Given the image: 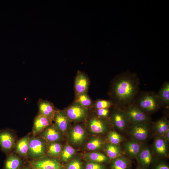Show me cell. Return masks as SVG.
Wrapping results in <instances>:
<instances>
[{
  "label": "cell",
  "instance_id": "cell-25",
  "mask_svg": "<svg viewBox=\"0 0 169 169\" xmlns=\"http://www.w3.org/2000/svg\"><path fill=\"white\" fill-rule=\"evenodd\" d=\"M87 109L93 105V103L87 93L76 95L75 101Z\"/></svg>",
  "mask_w": 169,
  "mask_h": 169
},
{
  "label": "cell",
  "instance_id": "cell-30",
  "mask_svg": "<svg viewBox=\"0 0 169 169\" xmlns=\"http://www.w3.org/2000/svg\"><path fill=\"white\" fill-rule=\"evenodd\" d=\"M104 142L100 138H96L91 140L87 143L86 147L90 151L96 150L100 149L103 144Z\"/></svg>",
  "mask_w": 169,
  "mask_h": 169
},
{
  "label": "cell",
  "instance_id": "cell-38",
  "mask_svg": "<svg viewBox=\"0 0 169 169\" xmlns=\"http://www.w3.org/2000/svg\"><path fill=\"white\" fill-rule=\"evenodd\" d=\"M22 169H30L28 167H24Z\"/></svg>",
  "mask_w": 169,
  "mask_h": 169
},
{
  "label": "cell",
  "instance_id": "cell-37",
  "mask_svg": "<svg viewBox=\"0 0 169 169\" xmlns=\"http://www.w3.org/2000/svg\"><path fill=\"white\" fill-rule=\"evenodd\" d=\"M163 135V138L166 142L168 141H169V130H168Z\"/></svg>",
  "mask_w": 169,
  "mask_h": 169
},
{
  "label": "cell",
  "instance_id": "cell-6",
  "mask_svg": "<svg viewBox=\"0 0 169 169\" xmlns=\"http://www.w3.org/2000/svg\"><path fill=\"white\" fill-rule=\"evenodd\" d=\"M15 144V137L9 130H0V146L2 150L6 153L12 151Z\"/></svg>",
  "mask_w": 169,
  "mask_h": 169
},
{
  "label": "cell",
  "instance_id": "cell-24",
  "mask_svg": "<svg viewBox=\"0 0 169 169\" xmlns=\"http://www.w3.org/2000/svg\"><path fill=\"white\" fill-rule=\"evenodd\" d=\"M106 151L108 157L115 159L120 156L122 153L121 149L117 145L109 143L107 145Z\"/></svg>",
  "mask_w": 169,
  "mask_h": 169
},
{
  "label": "cell",
  "instance_id": "cell-33",
  "mask_svg": "<svg viewBox=\"0 0 169 169\" xmlns=\"http://www.w3.org/2000/svg\"><path fill=\"white\" fill-rule=\"evenodd\" d=\"M67 169H82L81 162L78 160H74L70 162L68 165Z\"/></svg>",
  "mask_w": 169,
  "mask_h": 169
},
{
  "label": "cell",
  "instance_id": "cell-12",
  "mask_svg": "<svg viewBox=\"0 0 169 169\" xmlns=\"http://www.w3.org/2000/svg\"><path fill=\"white\" fill-rule=\"evenodd\" d=\"M89 82L88 79L84 74L80 71L78 72L74 82L76 95L87 93Z\"/></svg>",
  "mask_w": 169,
  "mask_h": 169
},
{
  "label": "cell",
  "instance_id": "cell-27",
  "mask_svg": "<svg viewBox=\"0 0 169 169\" xmlns=\"http://www.w3.org/2000/svg\"><path fill=\"white\" fill-rule=\"evenodd\" d=\"M47 154L53 157L59 156L62 151V145L57 142H51L49 145L47 150Z\"/></svg>",
  "mask_w": 169,
  "mask_h": 169
},
{
  "label": "cell",
  "instance_id": "cell-14",
  "mask_svg": "<svg viewBox=\"0 0 169 169\" xmlns=\"http://www.w3.org/2000/svg\"><path fill=\"white\" fill-rule=\"evenodd\" d=\"M53 120L54 126L61 132H64L66 131L69 125V119L65 112L63 111L56 110Z\"/></svg>",
  "mask_w": 169,
  "mask_h": 169
},
{
  "label": "cell",
  "instance_id": "cell-20",
  "mask_svg": "<svg viewBox=\"0 0 169 169\" xmlns=\"http://www.w3.org/2000/svg\"><path fill=\"white\" fill-rule=\"evenodd\" d=\"M159 107H168L169 105V83L165 82L157 94Z\"/></svg>",
  "mask_w": 169,
  "mask_h": 169
},
{
  "label": "cell",
  "instance_id": "cell-29",
  "mask_svg": "<svg viewBox=\"0 0 169 169\" xmlns=\"http://www.w3.org/2000/svg\"><path fill=\"white\" fill-rule=\"evenodd\" d=\"M75 153V150L71 146L66 145L64 147L61 153L62 160L66 161L71 159Z\"/></svg>",
  "mask_w": 169,
  "mask_h": 169
},
{
  "label": "cell",
  "instance_id": "cell-3",
  "mask_svg": "<svg viewBox=\"0 0 169 169\" xmlns=\"http://www.w3.org/2000/svg\"><path fill=\"white\" fill-rule=\"evenodd\" d=\"M137 102L136 105L144 112H154L159 107L157 94L153 92L142 94Z\"/></svg>",
  "mask_w": 169,
  "mask_h": 169
},
{
  "label": "cell",
  "instance_id": "cell-1",
  "mask_svg": "<svg viewBox=\"0 0 169 169\" xmlns=\"http://www.w3.org/2000/svg\"><path fill=\"white\" fill-rule=\"evenodd\" d=\"M139 81L135 74H120L113 80L110 94L114 102L120 106L127 105L132 101L138 90Z\"/></svg>",
  "mask_w": 169,
  "mask_h": 169
},
{
  "label": "cell",
  "instance_id": "cell-28",
  "mask_svg": "<svg viewBox=\"0 0 169 169\" xmlns=\"http://www.w3.org/2000/svg\"><path fill=\"white\" fill-rule=\"evenodd\" d=\"M155 128L158 133L163 135L169 130L168 122L165 119H160L155 123Z\"/></svg>",
  "mask_w": 169,
  "mask_h": 169
},
{
  "label": "cell",
  "instance_id": "cell-34",
  "mask_svg": "<svg viewBox=\"0 0 169 169\" xmlns=\"http://www.w3.org/2000/svg\"><path fill=\"white\" fill-rule=\"evenodd\" d=\"M85 169H105L104 167L98 163L89 162L86 165Z\"/></svg>",
  "mask_w": 169,
  "mask_h": 169
},
{
  "label": "cell",
  "instance_id": "cell-35",
  "mask_svg": "<svg viewBox=\"0 0 169 169\" xmlns=\"http://www.w3.org/2000/svg\"><path fill=\"white\" fill-rule=\"evenodd\" d=\"M97 110V114L99 117L105 118L109 115V110L108 109H100Z\"/></svg>",
  "mask_w": 169,
  "mask_h": 169
},
{
  "label": "cell",
  "instance_id": "cell-8",
  "mask_svg": "<svg viewBox=\"0 0 169 169\" xmlns=\"http://www.w3.org/2000/svg\"><path fill=\"white\" fill-rule=\"evenodd\" d=\"M111 120L115 127L122 131L126 128L129 122L125 112L119 109L114 111L111 116Z\"/></svg>",
  "mask_w": 169,
  "mask_h": 169
},
{
  "label": "cell",
  "instance_id": "cell-9",
  "mask_svg": "<svg viewBox=\"0 0 169 169\" xmlns=\"http://www.w3.org/2000/svg\"><path fill=\"white\" fill-rule=\"evenodd\" d=\"M33 166L40 169H60V165L56 159L42 157L33 161Z\"/></svg>",
  "mask_w": 169,
  "mask_h": 169
},
{
  "label": "cell",
  "instance_id": "cell-22",
  "mask_svg": "<svg viewBox=\"0 0 169 169\" xmlns=\"http://www.w3.org/2000/svg\"><path fill=\"white\" fill-rule=\"evenodd\" d=\"M130 163L128 159L120 156L114 159L111 168L112 169H129Z\"/></svg>",
  "mask_w": 169,
  "mask_h": 169
},
{
  "label": "cell",
  "instance_id": "cell-15",
  "mask_svg": "<svg viewBox=\"0 0 169 169\" xmlns=\"http://www.w3.org/2000/svg\"><path fill=\"white\" fill-rule=\"evenodd\" d=\"M136 157L144 168L148 167L152 161V155L150 150L147 146H142Z\"/></svg>",
  "mask_w": 169,
  "mask_h": 169
},
{
  "label": "cell",
  "instance_id": "cell-4",
  "mask_svg": "<svg viewBox=\"0 0 169 169\" xmlns=\"http://www.w3.org/2000/svg\"><path fill=\"white\" fill-rule=\"evenodd\" d=\"M66 114L71 121H78L84 119L87 113V109L74 102L66 110Z\"/></svg>",
  "mask_w": 169,
  "mask_h": 169
},
{
  "label": "cell",
  "instance_id": "cell-18",
  "mask_svg": "<svg viewBox=\"0 0 169 169\" xmlns=\"http://www.w3.org/2000/svg\"><path fill=\"white\" fill-rule=\"evenodd\" d=\"M29 139V135H27L20 139L15 143L14 147L15 151L20 156H27Z\"/></svg>",
  "mask_w": 169,
  "mask_h": 169
},
{
  "label": "cell",
  "instance_id": "cell-26",
  "mask_svg": "<svg viewBox=\"0 0 169 169\" xmlns=\"http://www.w3.org/2000/svg\"><path fill=\"white\" fill-rule=\"evenodd\" d=\"M86 157L93 162H105L108 161L109 158L104 154L98 152H93L85 154Z\"/></svg>",
  "mask_w": 169,
  "mask_h": 169
},
{
  "label": "cell",
  "instance_id": "cell-23",
  "mask_svg": "<svg viewBox=\"0 0 169 169\" xmlns=\"http://www.w3.org/2000/svg\"><path fill=\"white\" fill-rule=\"evenodd\" d=\"M166 141L163 138H156L154 142V147L156 153L160 156H165L167 152Z\"/></svg>",
  "mask_w": 169,
  "mask_h": 169
},
{
  "label": "cell",
  "instance_id": "cell-5",
  "mask_svg": "<svg viewBox=\"0 0 169 169\" xmlns=\"http://www.w3.org/2000/svg\"><path fill=\"white\" fill-rule=\"evenodd\" d=\"M125 112L129 122L132 124L146 123L149 120L147 115L136 105H131Z\"/></svg>",
  "mask_w": 169,
  "mask_h": 169
},
{
  "label": "cell",
  "instance_id": "cell-16",
  "mask_svg": "<svg viewBox=\"0 0 169 169\" xmlns=\"http://www.w3.org/2000/svg\"><path fill=\"white\" fill-rule=\"evenodd\" d=\"M85 136V133L83 127L80 125H76L72 129L69 139L73 144L79 145L84 141Z\"/></svg>",
  "mask_w": 169,
  "mask_h": 169
},
{
  "label": "cell",
  "instance_id": "cell-2",
  "mask_svg": "<svg viewBox=\"0 0 169 169\" xmlns=\"http://www.w3.org/2000/svg\"><path fill=\"white\" fill-rule=\"evenodd\" d=\"M45 141L41 137L33 135L30 137L27 156L38 159L44 157L47 150Z\"/></svg>",
  "mask_w": 169,
  "mask_h": 169
},
{
  "label": "cell",
  "instance_id": "cell-11",
  "mask_svg": "<svg viewBox=\"0 0 169 169\" xmlns=\"http://www.w3.org/2000/svg\"><path fill=\"white\" fill-rule=\"evenodd\" d=\"M38 105V114L42 115L52 120H53L56 110L53 104L47 100L40 99Z\"/></svg>",
  "mask_w": 169,
  "mask_h": 169
},
{
  "label": "cell",
  "instance_id": "cell-19",
  "mask_svg": "<svg viewBox=\"0 0 169 169\" xmlns=\"http://www.w3.org/2000/svg\"><path fill=\"white\" fill-rule=\"evenodd\" d=\"M89 124L91 131L94 133H103L107 128L105 122L97 117H93L90 119Z\"/></svg>",
  "mask_w": 169,
  "mask_h": 169
},
{
  "label": "cell",
  "instance_id": "cell-39",
  "mask_svg": "<svg viewBox=\"0 0 169 169\" xmlns=\"http://www.w3.org/2000/svg\"><path fill=\"white\" fill-rule=\"evenodd\" d=\"M137 169H145L141 168V167H138Z\"/></svg>",
  "mask_w": 169,
  "mask_h": 169
},
{
  "label": "cell",
  "instance_id": "cell-32",
  "mask_svg": "<svg viewBox=\"0 0 169 169\" xmlns=\"http://www.w3.org/2000/svg\"><path fill=\"white\" fill-rule=\"evenodd\" d=\"M113 105L110 101L104 100H98L95 104V107L97 109H108Z\"/></svg>",
  "mask_w": 169,
  "mask_h": 169
},
{
  "label": "cell",
  "instance_id": "cell-40",
  "mask_svg": "<svg viewBox=\"0 0 169 169\" xmlns=\"http://www.w3.org/2000/svg\"><path fill=\"white\" fill-rule=\"evenodd\" d=\"M33 169H38V168H35L33 167Z\"/></svg>",
  "mask_w": 169,
  "mask_h": 169
},
{
  "label": "cell",
  "instance_id": "cell-31",
  "mask_svg": "<svg viewBox=\"0 0 169 169\" xmlns=\"http://www.w3.org/2000/svg\"><path fill=\"white\" fill-rule=\"evenodd\" d=\"M109 140L112 144L116 145L120 143L123 140V137L114 131L109 133L108 135Z\"/></svg>",
  "mask_w": 169,
  "mask_h": 169
},
{
  "label": "cell",
  "instance_id": "cell-7",
  "mask_svg": "<svg viewBox=\"0 0 169 169\" xmlns=\"http://www.w3.org/2000/svg\"><path fill=\"white\" fill-rule=\"evenodd\" d=\"M131 133L132 137L136 140L145 141L148 138L149 130L146 123L132 124Z\"/></svg>",
  "mask_w": 169,
  "mask_h": 169
},
{
  "label": "cell",
  "instance_id": "cell-21",
  "mask_svg": "<svg viewBox=\"0 0 169 169\" xmlns=\"http://www.w3.org/2000/svg\"><path fill=\"white\" fill-rule=\"evenodd\" d=\"M22 164L20 158L13 154H9L5 160L4 169H19Z\"/></svg>",
  "mask_w": 169,
  "mask_h": 169
},
{
  "label": "cell",
  "instance_id": "cell-17",
  "mask_svg": "<svg viewBox=\"0 0 169 169\" xmlns=\"http://www.w3.org/2000/svg\"><path fill=\"white\" fill-rule=\"evenodd\" d=\"M142 146L140 141L131 140L125 142L124 145V149L127 155L133 158L136 157Z\"/></svg>",
  "mask_w": 169,
  "mask_h": 169
},
{
  "label": "cell",
  "instance_id": "cell-10",
  "mask_svg": "<svg viewBox=\"0 0 169 169\" xmlns=\"http://www.w3.org/2000/svg\"><path fill=\"white\" fill-rule=\"evenodd\" d=\"M41 137L51 142H57L62 138L61 132L54 125H50L40 134Z\"/></svg>",
  "mask_w": 169,
  "mask_h": 169
},
{
  "label": "cell",
  "instance_id": "cell-13",
  "mask_svg": "<svg viewBox=\"0 0 169 169\" xmlns=\"http://www.w3.org/2000/svg\"><path fill=\"white\" fill-rule=\"evenodd\" d=\"M52 120L38 114L34 118L32 130L33 135L39 134L47 127L51 125Z\"/></svg>",
  "mask_w": 169,
  "mask_h": 169
},
{
  "label": "cell",
  "instance_id": "cell-36",
  "mask_svg": "<svg viewBox=\"0 0 169 169\" xmlns=\"http://www.w3.org/2000/svg\"><path fill=\"white\" fill-rule=\"evenodd\" d=\"M156 169H169V168L166 165L161 163L158 165L156 166Z\"/></svg>",
  "mask_w": 169,
  "mask_h": 169
}]
</instances>
